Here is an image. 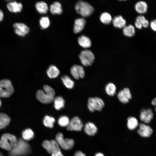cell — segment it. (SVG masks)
I'll return each mask as SVG.
<instances>
[{
  "instance_id": "47",
  "label": "cell",
  "mask_w": 156,
  "mask_h": 156,
  "mask_svg": "<svg viewBox=\"0 0 156 156\" xmlns=\"http://www.w3.org/2000/svg\"><path fill=\"white\" fill-rule=\"evenodd\" d=\"M0 156H3L2 154L0 152Z\"/></svg>"
},
{
  "instance_id": "2",
  "label": "cell",
  "mask_w": 156,
  "mask_h": 156,
  "mask_svg": "<svg viewBox=\"0 0 156 156\" xmlns=\"http://www.w3.org/2000/svg\"><path fill=\"white\" fill-rule=\"evenodd\" d=\"M75 8L78 14L84 17L90 16L94 11V8L90 4L81 0L76 3Z\"/></svg>"
},
{
  "instance_id": "49",
  "label": "cell",
  "mask_w": 156,
  "mask_h": 156,
  "mask_svg": "<svg viewBox=\"0 0 156 156\" xmlns=\"http://www.w3.org/2000/svg\"><path fill=\"white\" fill-rule=\"evenodd\" d=\"M120 0V1H121V0H124V1H125V0Z\"/></svg>"
},
{
  "instance_id": "27",
  "label": "cell",
  "mask_w": 156,
  "mask_h": 156,
  "mask_svg": "<svg viewBox=\"0 0 156 156\" xmlns=\"http://www.w3.org/2000/svg\"><path fill=\"white\" fill-rule=\"evenodd\" d=\"M116 90V86L112 82H109L107 84L105 87V90L106 94L111 96H113L115 95Z\"/></svg>"
},
{
  "instance_id": "33",
  "label": "cell",
  "mask_w": 156,
  "mask_h": 156,
  "mask_svg": "<svg viewBox=\"0 0 156 156\" xmlns=\"http://www.w3.org/2000/svg\"><path fill=\"white\" fill-rule=\"evenodd\" d=\"M55 121V119L53 117L46 116L43 119V124L45 127L52 128L53 127Z\"/></svg>"
},
{
  "instance_id": "3",
  "label": "cell",
  "mask_w": 156,
  "mask_h": 156,
  "mask_svg": "<svg viewBox=\"0 0 156 156\" xmlns=\"http://www.w3.org/2000/svg\"><path fill=\"white\" fill-rule=\"evenodd\" d=\"M17 141L14 135L10 133H5L1 137L0 146L4 149L10 151L16 145Z\"/></svg>"
},
{
  "instance_id": "11",
  "label": "cell",
  "mask_w": 156,
  "mask_h": 156,
  "mask_svg": "<svg viewBox=\"0 0 156 156\" xmlns=\"http://www.w3.org/2000/svg\"><path fill=\"white\" fill-rule=\"evenodd\" d=\"M70 71L72 76L76 79L83 78L85 76V72L84 68L81 65H73L70 68Z\"/></svg>"
},
{
  "instance_id": "20",
  "label": "cell",
  "mask_w": 156,
  "mask_h": 156,
  "mask_svg": "<svg viewBox=\"0 0 156 156\" xmlns=\"http://www.w3.org/2000/svg\"><path fill=\"white\" fill-rule=\"evenodd\" d=\"M78 42L80 46L85 49L90 47L92 44L90 39L84 35H81L79 36L78 39Z\"/></svg>"
},
{
  "instance_id": "38",
  "label": "cell",
  "mask_w": 156,
  "mask_h": 156,
  "mask_svg": "<svg viewBox=\"0 0 156 156\" xmlns=\"http://www.w3.org/2000/svg\"><path fill=\"white\" fill-rule=\"evenodd\" d=\"M149 25L152 30L156 32V19L151 21Z\"/></svg>"
},
{
  "instance_id": "36",
  "label": "cell",
  "mask_w": 156,
  "mask_h": 156,
  "mask_svg": "<svg viewBox=\"0 0 156 156\" xmlns=\"http://www.w3.org/2000/svg\"><path fill=\"white\" fill-rule=\"evenodd\" d=\"M43 89L45 92L53 96H55V91L54 89L50 86L47 85H45L43 87Z\"/></svg>"
},
{
  "instance_id": "23",
  "label": "cell",
  "mask_w": 156,
  "mask_h": 156,
  "mask_svg": "<svg viewBox=\"0 0 156 156\" xmlns=\"http://www.w3.org/2000/svg\"><path fill=\"white\" fill-rule=\"evenodd\" d=\"M35 7L37 11L41 14L47 13L49 10L47 4L43 1L37 2L35 4Z\"/></svg>"
},
{
  "instance_id": "28",
  "label": "cell",
  "mask_w": 156,
  "mask_h": 156,
  "mask_svg": "<svg viewBox=\"0 0 156 156\" xmlns=\"http://www.w3.org/2000/svg\"><path fill=\"white\" fill-rule=\"evenodd\" d=\"M54 107L57 110H59L64 107L65 101L64 99L61 96H58L54 98L53 101Z\"/></svg>"
},
{
  "instance_id": "4",
  "label": "cell",
  "mask_w": 156,
  "mask_h": 156,
  "mask_svg": "<svg viewBox=\"0 0 156 156\" xmlns=\"http://www.w3.org/2000/svg\"><path fill=\"white\" fill-rule=\"evenodd\" d=\"M14 91V88L9 80L3 79L0 81V97H9Z\"/></svg>"
},
{
  "instance_id": "43",
  "label": "cell",
  "mask_w": 156,
  "mask_h": 156,
  "mask_svg": "<svg viewBox=\"0 0 156 156\" xmlns=\"http://www.w3.org/2000/svg\"><path fill=\"white\" fill-rule=\"evenodd\" d=\"M151 104L155 106V110L156 112V97L152 100Z\"/></svg>"
},
{
  "instance_id": "16",
  "label": "cell",
  "mask_w": 156,
  "mask_h": 156,
  "mask_svg": "<svg viewBox=\"0 0 156 156\" xmlns=\"http://www.w3.org/2000/svg\"><path fill=\"white\" fill-rule=\"evenodd\" d=\"M86 24L85 19L83 18H78L75 20L73 27V31L75 34L80 33L84 29Z\"/></svg>"
},
{
  "instance_id": "15",
  "label": "cell",
  "mask_w": 156,
  "mask_h": 156,
  "mask_svg": "<svg viewBox=\"0 0 156 156\" xmlns=\"http://www.w3.org/2000/svg\"><path fill=\"white\" fill-rule=\"evenodd\" d=\"M138 133L141 137L148 138L151 136L153 133V130L149 126L144 123H140Z\"/></svg>"
},
{
  "instance_id": "35",
  "label": "cell",
  "mask_w": 156,
  "mask_h": 156,
  "mask_svg": "<svg viewBox=\"0 0 156 156\" xmlns=\"http://www.w3.org/2000/svg\"><path fill=\"white\" fill-rule=\"evenodd\" d=\"M70 120L66 116H62L58 119V123L59 125L62 127H67L69 125Z\"/></svg>"
},
{
  "instance_id": "30",
  "label": "cell",
  "mask_w": 156,
  "mask_h": 156,
  "mask_svg": "<svg viewBox=\"0 0 156 156\" xmlns=\"http://www.w3.org/2000/svg\"><path fill=\"white\" fill-rule=\"evenodd\" d=\"M61 80L65 87L68 89H72L74 87V82L67 75H64L61 77Z\"/></svg>"
},
{
  "instance_id": "24",
  "label": "cell",
  "mask_w": 156,
  "mask_h": 156,
  "mask_svg": "<svg viewBox=\"0 0 156 156\" xmlns=\"http://www.w3.org/2000/svg\"><path fill=\"white\" fill-rule=\"evenodd\" d=\"M48 77L51 79L55 78L59 75L60 72L57 68L55 65L50 66L47 71Z\"/></svg>"
},
{
  "instance_id": "25",
  "label": "cell",
  "mask_w": 156,
  "mask_h": 156,
  "mask_svg": "<svg viewBox=\"0 0 156 156\" xmlns=\"http://www.w3.org/2000/svg\"><path fill=\"white\" fill-rule=\"evenodd\" d=\"M10 121V117L6 114L0 113V129L6 127Z\"/></svg>"
},
{
  "instance_id": "48",
  "label": "cell",
  "mask_w": 156,
  "mask_h": 156,
  "mask_svg": "<svg viewBox=\"0 0 156 156\" xmlns=\"http://www.w3.org/2000/svg\"><path fill=\"white\" fill-rule=\"evenodd\" d=\"M1 100L0 99V107L1 106Z\"/></svg>"
},
{
  "instance_id": "5",
  "label": "cell",
  "mask_w": 156,
  "mask_h": 156,
  "mask_svg": "<svg viewBox=\"0 0 156 156\" xmlns=\"http://www.w3.org/2000/svg\"><path fill=\"white\" fill-rule=\"evenodd\" d=\"M104 105L103 101L99 97H91L88 99V107L89 110L91 112H94L96 111H101Z\"/></svg>"
},
{
  "instance_id": "39",
  "label": "cell",
  "mask_w": 156,
  "mask_h": 156,
  "mask_svg": "<svg viewBox=\"0 0 156 156\" xmlns=\"http://www.w3.org/2000/svg\"><path fill=\"white\" fill-rule=\"evenodd\" d=\"M73 156H86V155L80 151H78L75 153Z\"/></svg>"
},
{
  "instance_id": "26",
  "label": "cell",
  "mask_w": 156,
  "mask_h": 156,
  "mask_svg": "<svg viewBox=\"0 0 156 156\" xmlns=\"http://www.w3.org/2000/svg\"><path fill=\"white\" fill-rule=\"evenodd\" d=\"M138 125V121L134 117L130 116L127 119V126L129 130H133L135 129Z\"/></svg>"
},
{
  "instance_id": "10",
  "label": "cell",
  "mask_w": 156,
  "mask_h": 156,
  "mask_svg": "<svg viewBox=\"0 0 156 156\" xmlns=\"http://www.w3.org/2000/svg\"><path fill=\"white\" fill-rule=\"evenodd\" d=\"M83 127V123L78 116H75L70 121L67 126V129L68 131H81Z\"/></svg>"
},
{
  "instance_id": "32",
  "label": "cell",
  "mask_w": 156,
  "mask_h": 156,
  "mask_svg": "<svg viewBox=\"0 0 156 156\" xmlns=\"http://www.w3.org/2000/svg\"><path fill=\"white\" fill-rule=\"evenodd\" d=\"M22 136L25 140L29 141L31 140L34 138V133L31 129H27L23 131Z\"/></svg>"
},
{
  "instance_id": "37",
  "label": "cell",
  "mask_w": 156,
  "mask_h": 156,
  "mask_svg": "<svg viewBox=\"0 0 156 156\" xmlns=\"http://www.w3.org/2000/svg\"><path fill=\"white\" fill-rule=\"evenodd\" d=\"M146 19L144 16L142 15H140L137 17L136 19V21L142 24H142Z\"/></svg>"
},
{
  "instance_id": "13",
  "label": "cell",
  "mask_w": 156,
  "mask_h": 156,
  "mask_svg": "<svg viewBox=\"0 0 156 156\" xmlns=\"http://www.w3.org/2000/svg\"><path fill=\"white\" fill-rule=\"evenodd\" d=\"M117 96L119 101L123 103H128L132 98L130 90L127 88H125L120 91Z\"/></svg>"
},
{
  "instance_id": "21",
  "label": "cell",
  "mask_w": 156,
  "mask_h": 156,
  "mask_svg": "<svg viewBox=\"0 0 156 156\" xmlns=\"http://www.w3.org/2000/svg\"><path fill=\"white\" fill-rule=\"evenodd\" d=\"M49 10L53 14H60L63 12L62 6L60 3L55 1L50 6Z\"/></svg>"
},
{
  "instance_id": "31",
  "label": "cell",
  "mask_w": 156,
  "mask_h": 156,
  "mask_svg": "<svg viewBox=\"0 0 156 156\" xmlns=\"http://www.w3.org/2000/svg\"><path fill=\"white\" fill-rule=\"evenodd\" d=\"M100 19L102 23L106 25L110 24L112 21V18L111 15L106 12H104L101 14L100 17Z\"/></svg>"
},
{
  "instance_id": "12",
  "label": "cell",
  "mask_w": 156,
  "mask_h": 156,
  "mask_svg": "<svg viewBox=\"0 0 156 156\" xmlns=\"http://www.w3.org/2000/svg\"><path fill=\"white\" fill-rule=\"evenodd\" d=\"M15 33L21 36H24L29 32V29L25 24L22 23H16L13 24Z\"/></svg>"
},
{
  "instance_id": "41",
  "label": "cell",
  "mask_w": 156,
  "mask_h": 156,
  "mask_svg": "<svg viewBox=\"0 0 156 156\" xmlns=\"http://www.w3.org/2000/svg\"><path fill=\"white\" fill-rule=\"evenodd\" d=\"M52 156H63L60 151L51 154Z\"/></svg>"
},
{
  "instance_id": "6",
  "label": "cell",
  "mask_w": 156,
  "mask_h": 156,
  "mask_svg": "<svg viewBox=\"0 0 156 156\" xmlns=\"http://www.w3.org/2000/svg\"><path fill=\"white\" fill-rule=\"evenodd\" d=\"M79 57L81 62L85 66H91L95 59L94 55L93 53L88 49L82 51L79 55Z\"/></svg>"
},
{
  "instance_id": "22",
  "label": "cell",
  "mask_w": 156,
  "mask_h": 156,
  "mask_svg": "<svg viewBox=\"0 0 156 156\" xmlns=\"http://www.w3.org/2000/svg\"><path fill=\"white\" fill-rule=\"evenodd\" d=\"M112 23L115 27L122 28L126 26V22L122 16L119 15L114 17L112 20Z\"/></svg>"
},
{
  "instance_id": "7",
  "label": "cell",
  "mask_w": 156,
  "mask_h": 156,
  "mask_svg": "<svg viewBox=\"0 0 156 156\" xmlns=\"http://www.w3.org/2000/svg\"><path fill=\"white\" fill-rule=\"evenodd\" d=\"M55 139L60 146L64 150H69L74 146V142L73 140L71 139L64 138L63 134L61 133H57Z\"/></svg>"
},
{
  "instance_id": "45",
  "label": "cell",
  "mask_w": 156,
  "mask_h": 156,
  "mask_svg": "<svg viewBox=\"0 0 156 156\" xmlns=\"http://www.w3.org/2000/svg\"><path fill=\"white\" fill-rule=\"evenodd\" d=\"M95 156H105V155L103 153L101 152H99L96 153Z\"/></svg>"
},
{
  "instance_id": "42",
  "label": "cell",
  "mask_w": 156,
  "mask_h": 156,
  "mask_svg": "<svg viewBox=\"0 0 156 156\" xmlns=\"http://www.w3.org/2000/svg\"><path fill=\"white\" fill-rule=\"evenodd\" d=\"M150 23L149 21L147 19H146L145 21L142 24V27L144 28H147L149 25Z\"/></svg>"
},
{
  "instance_id": "19",
  "label": "cell",
  "mask_w": 156,
  "mask_h": 156,
  "mask_svg": "<svg viewBox=\"0 0 156 156\" xmlns=\"http://www.w3.org/2000/svg\"><path fill=\"white\" fill-rule=\"evenodd\" d=\"M135 8L137 12L139 14H144L146 13L147 11L148 5L145 1H140L135 4Z\"/></svg>"
},
{
  "instance_id": "14",
  "label": "cell",
  "mask_w": 156,
  "mask_h": 156,
  "mask_svg": "<svg viewBox=\"0 0 156 156\" xmlns=\"http://www.w3.org/2000/svg\"><path fill=\"white\" fill-rule=\"evenodd\" d=\"M153 117V114L150 108L143 109L140 112V120L145 124L150 123Z\"/></svg>"
},
{
  "instance_id": "1",
  "label": "cell",
  "mask_w": 156,
  "mask_h": 156,
  "mask_svg": "<svg viewBox=\"0 0 156 156\" xmlns=\"http://www.w3.org/2000/svg\"><path fill=\"white\" fill-rule=\"evenodd\" d=\"M30 152L29 144L20 139L17 141L16 145L10 151L9 154L10 156H23L30 153Z\"/></svg>"
},
{
  "instance_id": "8",
  "label": "cell",
  "mask_w": 156,
  "mask_h": 156,
  "mask_svg": "<svg viewBox=\"0 0 156 156\" xmlns=\"http://www.w3.org/2000/svg\"><path fill=\"white\" fill-rule=\"evenodd\" d=\"M42 145L43 147L51 154L60 151V146L56 140H45L42 142Z\"/></svg>"
},
{
  "instance_id": "34",
  "label": "cell",
  "mask_w": 156,
  "mask_h": 156,
  "mask_svg": "<svg viewBox=\"0 0 156 156\" xmlns=\"http://www.w3.org/2000/svg\"><path fill=\"white\" fill-rule=\"evenodd\" d=\"M39 23L42 29H46L49 27L50 25V19L47 16H42L40 20Z\"/></svg>"
},
{
  "instance_id": "18",
  "label": "cell",
  "mask_w": 156,
  "mask_h": 156,
  "mask_svg": "<svg viewBox=\"0 0 156 156\" xmlns=\"http://www.w3.org/2000/svg\"><path fill=\"white\" fill-rule=\"evenodd\" d=\"M7 7L9 11L13 13L20 12L23 8L22 4L15 1L9 2L7 4Z\"/></svg>"
},
{
  "instance_id": "44",
  "label": "cell",
  "mask_w": 156,
  "mask_h": 156,
  "mask_svg": "<svg viewBox=\"0 0 156 156\" xmlns=\"http://www.w3.org/2000/svg\"><path fill=\"white\" fill-rule=\"evenodd\" d=\"M3 13L2 11L0 9V22L1 21L3 18Z\"/></svg>"
},
{
  "instance_id": "46",
  "label": "cell",
  "mask_w": 156,
  "mask_h": 156,
  "mask_svg": "<svg viewBox=\"0 0 156 156\" xmlns=\"http://www.w3.org/2000/svg\"><path fill=\"white\" fill-rule=\"evenodd\" d=\"M5 0L7 1H8L10 2V1H12V0Z\"/></svg>"
},
{
  "instance_id": "9",
  "label": "cell",
  "mask_w": 156,
  "mask_h": 156,
  "mask_svg": "<svg viewBox=\"0 0 156 156\" xmlns=\"http://www.w3.org/2000/svg\"><path fill=\"white\" fill-rule=\"evenodd\" d=\"M36 97L37 99L44 104H49L53 101L54 96L44 91L38 90L37 92Z\"/></svg>"
},
{
  "instance_id": "40",
  "label": "cell",
  "mask_w": 156,
  "mask_h": 156,
  "mask_svg": "<svg viewBox=\"0 0 156 156\" xmlns=\"http://www.w3.org/2000/svg\"><path fill=\"white\" fill-rule=\"evenodd\" d=\"M135 27L138 29H141L143 27L142 25L140 23L135 21Z\"/></svg>"
},
{
  "instance_id": "17",
  "label": "cell",
  "mask_w": 156,
  "mask_h": 156,
  "mask_svg": "<svg viewBox=\"0 0 156 156\" xmlns=\"http://www.w3.org/2000/svg\"><path fill=\"white\" fill-rule=\"evenodd\" d=\"M84 131L90 136L94 135L97 132V128L95 125L91 122H88L84 126Z\"/></svg>"
},
{
  "instance_id": "29",
  "label": "cell",
  "mask_w": 156,
  "mask_h": 156,
  "mask_svg": "<svg viewBox=\"0 0 156 156\" xmlns=\"http://www.w3.org/2000/svg\"><path fill=\"white\" fill-rule=\"evenodd\" d=\"M135 31L134 27L131 25L125 26L123 28V33L127 37H131L133 36L135 34Z\"/></svg>"
}]
</instances>
